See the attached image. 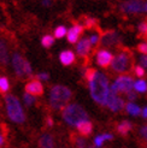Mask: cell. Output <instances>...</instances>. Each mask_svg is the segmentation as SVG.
<instances>
[{
	"label": "cell",
	"mask_w": 147,
	"mask_h": 148,
	"mask_svg": "<svg viewBox=\"0 0 147 148\" xmlns=\"http://www.w3.org/2000/svg\"><path fill=\"white\" fill-rule=\"evenodd\" d=\"M83 76L88 81L89 92L93 100L101 106H106V99L110 92L107 77L94 69L83 70Z\"/></svg>",
	"instance_id": "cell-1"
},
{
	"label": "cell",
	"mask_w": 147,
	"mask_h": 148,
	"mask_svg": "<svg viewBox=\"0 0 147 148\" xmlns=\"http://www.w3.org/2000/svg\"><path fill=\"white\" fill-rule=\"evenodd\" d=\"M72 93L68 87L58 84L53 86L49 93V105L53 110H60L67 106V103L70 101Z\"/></svg>",
	"instance_id": "cell-2"
},
{
	"label": "cell",
	"mask_w": 147,
	"mask_h": 148,
	"mask_svg": "<svg viewBox=\"0 0 147 148\" xmlns=\"http://www.w3.org/2000/svg\"><path fill=\"white\" fill-rule=\"evenodd\" d=\"M62 116H63L64 122L71 125V127H76L80 122L88 119V113L86 112L82 106L77 105V103L67 105L63 110Z\"/></svg>",
	"instance_id": "cell-3"
},
{
	"label": "cell",
	"mask_w": 147,
	"mask_h": 148,
	"mask_svg": "<svg viewBox=\"0 0 147 148\" xmlns=\"http://www.w3.org/2000/svg\"><path fill=\"white\" fill-rule=\"evenodd\" d=\"M111 68L115 72H127L134 68V54L128 48H123L122 52L117 54L111 64Z\"/></svg>",
	"instance_id": "cell-4"
},
{
	"label": "cell",
	"mask_w": 147,
	"mask_h": 148,
	"mask_svg": "<svg viewBox=\"0 0 147 148\" xmlns=\"http://www.w3.org/2000/svg\"><path fill=\"white\" fill-rule=\"evenodd\" d=\"M5 105L7 116L13 122V123H23L25 121V114L24 111L22 108V105L19 100L14 97V95H6L5 97Z\"/></svg>",
	"instance_id": "cell-5"
},
{
	"label": "cell",
	"mask_w": 147,
	"mask_h": 148,
	"mask_svg": "<svg viewBox=\"0 0 147 148\" xmlns=\"http://www.w3.org/2000/svg\"><path fill=\"white\" fill-rule=\"evenodd\" d=\"M134 79L131 76L128 75H122L120 76L115 81V83L111 86V89L113 92H116L117 94H121V93H129L133 90L134 88Z\"/></svg>",
	"instance_id": "cell-6"
},
{
	"label": "cell",
	"mask_w": 147,
	"mask_h": 148,
	"mask_svg": "<svg viewBox=\"0 0 147 148\" xmlns=\"http://www.w3.org/2000/svg\"><path fill=\"white\" fill-rule=\"evenodd\" d=\"M122 11L131 13V14H136V13H141L146 11V3L144 0H127L122 4Z\"/></svg>",
	"instance_id": "cell-7"
},
{
	"label": "cell",
	"mask_w": 147,
	"mask_h": 148,
	"mask_svg": "<svg viewBox=\"0 0 147 148\" xmlns=\"http://www.w3.org/2000/svg\"><path fill=\"white\" fill-rule=\"evenodd\" d=\"M106 106L112 111V112H118L124 107V101L122 98L118 97V94L116 92H113L111 88H110V92L106 99Z\"/></svg>",
	"instance_id": "cell-8"
},
{
	"label": "cell",
	"mask_w": 147,
	"mask_h": 148,
	"mask_svg": "<svg viewBox=\"0 0 147 148\" xmlns=\"http://www.w3.org/2000/svg\"><path fill=\"white\" fill-rule=\"evenodd\" d=\"M120 42V35L115 30H106L100 34V43L104 47H112Z\"/></svg>",
	"instance_id": "cell-9"
},
{
	"label": "cell",
	"mask_w": 147,
	"mask_h": 148,
	"mask_svg": "<svg viewBox=\"0 0 147 148\" xmlns=\"http://www.w3.org/2000/svg\"><path fill=\"white\" fill-rule=\"evenodd\" d=\"M12 66L18 77L25 76V59L19 53H14L12 56Z\"/></svg>",
	"instance_id": "cell-10"
},
{
	"label": "cell",
	"mask_w": 147,
	"mask_h": 148,
	"mask_svg": "<svg viewBox=\"0 0 147 148\" xmlns=\"http://www.w3.org/2000/svg\"><path fill=\"white\" fill-rule=\"evenodd\" d=\"M113 58L115 57L112 56L111 52H109L107 49H100L97 53V64L100 68L106 69L112 64Z\"/></svg>",
	"instance_id": "cell-11"
},
{
	"label": "cell",
	"mask_w": 147,
	"mask_h": 148,
	"mask_svg": "<svg viewBox=\"0 0 147 148\" xmlns=\"http://www.w3.org/2000/svg\"><path fill=\"white\" fill-rule=\"evenodd\" d=\"M25 90L28 92V93H30L32 95H42V93H43V86H42V83L40 82V79H33V81H30V82H28L27 84H25Z\"/></svg>",
	"instance_id": "cell-12"
},
{
	"label": "cell",
	"mask_w": 147,
	"mask_h": 148,
	"mask_svg": "<svg viewBox=\"0 0 147 148\" xmlns=\"http://www.w3.org/2000/svg\"><path fill=\"white\" fill-rule=\"evenodd\" d=\"M92 49V43L89 39H82L77 42L76 45V52L80 57H87L89 54V52Z\"/></svg>",
	"instance_id": "cell-13"
},
{
	"label": "cell",
	"mask_w": 147,
	"mask_h": 148,
	"mask_svg": "<svg viewBox=\"0 0 147 148\" xmlns=\"http://www.w3.org/2000/svg\"><path fill=\"white\" fill-rule=\"evenodd\" d=\"M83 32V27L82 25H80V24H75V25H72L69 30H68V34H67V39L70 43H75L78 38L81 36V34H82Z\"/></svg>",
	"instance_id": "cell-14"
},
{
	"label": "cell",
	"mask_w": 147,
	"mask_h": 148,
	"mask_svg": "<svg viewBox=\"0 0 147 148\" xmlns=\"http://www.w3.org/2000/svg\"><path fill=\"white\" fill-rule=\"evenodd\" d=\"M76 128H77V131H78V134L81 136H89L92 132H93V124L86 119V121H82V122H80L77 125H76Z\"/></svg>",
	"instance_id": "cell-15"
},
{
	"label": "cell",
	"mask_w": 147,
	"mask_h": 148,
	"mask_svg": "<svg viewBox=\"0 0 147 148\" xmlns=\"http://www.w3.org/2000/svg\"><path fill=\"white\" fill-rule=\"evenodd\" d=\"M59 60L63 65L65 66H69L71 65L74 62H75V53L71 51H63L60 52V54H59Z\"/></svg>",
	"instance_id": "cell-16"
},
{
	"label": "cell",
	"mask_w": 147,
	"mask_h": 148,
	"mask_svg": "<svg viewBox=\"0 0 147 148\" xmlns=\"http://www.w3.org/2000/svg\"><path fill=\"white\" fill-rule=\"evenodd\" d=\"M131 129H133V124H131L129 121H123V122L118 123L117 124V128H116L117 132L122 136H127Z\"/></svg>",
	"instance_id": "cell-17"
},
{
	"label": "cell",
	"mask_w": 147,
	"mask_h": 148,
	"mask_svg": "<svg viewBox=\"0 0 147 148\" xmlns=\"http://www.w3.org/2000/svg\"><path fill=\"white\" fill-rule=\"evenodd\" d=\"M39 147L40 148H53L54 147V141L53 137L49 134H43L39 138Z\"/></svg>",
	"instance_id": "cell-18"
},
{
	"label": "cell",
	"mask_w": 147,
	"mask_h": 148,
	"mask_svg": "<svg viewBox=\"0 0 147 148\" xmlns=\"http://www.w3.org/2000/svg\"><path fill=\"white\" fill-rule=\"evenodd\" d=\"M7 63H9V52H7V47L3 41H0V64L5 66V65H7Z\"/></svg>",
	"instance_id": "cell-19"
},
{
	"label": "cell",
	"mask_w": 147,
	"mask_h": 148,
	"mask_svg": "<svg viewBox=\"0 0 147 148\" xmlns=\"http://www.w3.org/2000/svg\"><path fill=\"white\" fill-rule=\"evenodd\" d=\"M126 111H127V113H129L130 116H139V114H141V110L140 107H139L137 105H135V103L133 102H128L127 105H126Z\"/></svg>",
	"instance_id": "cell-20"
},
{
	"label": "cell",
	"mask_w": 147,
	"mask_h": 148,
	"mask_svg": "<svg viewBox=\"0 0 147 148\" xmlns=\"http://www.w3.org/2000/svg\"><path fill=\"white\" fill-rule=\"evenodd\" d=\"M113 136L111 134H102V135H98L97 137L94 138V145L97 147H101L102 143H104L106 140H112Z\"/></svg>",
	"instance_id": "cell-21"
},
{
	"label": "cell",
	"mask_w": 147,
	"mask_h": 148,
	"mask_svg": "<svg viewBox=\"0 0 147 148\" xmlns=\"http://www.w3.org/2000/svg\"><path fill=\"white\" fill-rule=\"evenodd\" d=\"M134 89L139 93H145L147 92V83H146V81L144 79H137L136 82L134 83Z\"/></svg>",
	"instance_id": "cell-22"
},
{
	"label": "cell",
	"mask_w": 147,
	"mask_h": 148,
	"mask_svg": "<svg viewBox=\"0 0 147 148\" xmlns=\"http://www.w3.org/2000/svg\"><path fill=\"white\" fill-rule=\"evenodd\" d=\"M54 43V38L53 36H51V35H45V36H42V39H41V45L45 47V48H49L51 46H52Z\"/></svg>",
	"instance_id": "cell-23"
},
{
	"label": "cell",
	"mask_w": 147,
	"mask_h": 148,
	"mask_svg": "<svg viewBox=\"0 0 147 148\" xmlns=\"http://www.w3.org/2000/svg\"><path fill=\"white\" fill-rule=\"evenodd\" d=\"M9 89H10L9 79L4 76H0V93H6Z\"/></svg>",
	"instance_id": "cell-24"
},
{
	"label": "cell",
	"mask_w": 147,
	"mask_h": 148,
	"mask_svg": "<svg viewBox=\"0 0 147 148\" xmlns=\"http://www.w3.org/2000/svg\"><path fill=\"white\" fill-rule=\"evenodd\" d=\"M67 34H68V30L64 25H59L54 29V36L57 39H62L64 36H67Z\"/></svg>",
	"instance_id": "cell-25"
},
{
	"label": "cell",
	"mask_w": 147,
	"mask_h": 148,
	"mask_svg": "<svg viewBox=\"0 0 147 148\" xmlns=\"http://www.w3.org/2000/svg\"><path fill=\"white\" fill-rule=\"evenodd\" d=\"M34 97H35V95H32L30 93H28V92L24 93V95H23V101H24V103H25L27 106H33L34 103H35L36 99H35Z\"/></svg>",
	"instance_id": "cell-26"
},
{
	"label": "cell",
	"mask_w": 147,
	"mask_h": 148,
	"mask_svg": "<svg viewBox=\"0 0 147 148\" xmlns=\"http://www.w3.org/2000/svg\"><path fill=\"white\" fill-rule=\"evenodd\" d=\"M74 143L77 148H87V142L83 137L81 136H74Z\"/></svg>",
	"instance_id": "cell-27"
},
{
	"label": "cell",
	"mask_w": 147,
	"mask_h": 148,
	"mask_svg": "<svg viewBox=\"0 0 147 148\" xmlns=\"http://www.w3.org/2000/svg\"><path fill=\"white\" fill-rule=\"evenodd\" d=\"M139 34H140L141 38L146 39V34H147V19H145L144 22H141L139 24Z\"/></svg>",
	"instance_id": "cell-28"
},
{
	"label": "cell",
	"mask_w": 147,
	"mask_h": 148,
	"mask_svg": "<svg viewBox=\"0 0 147 148\" xmlns=\"http://www.w3.org/2000/svg\"><path fill=\"white\" fill-rule=\"evenodd\" d=\"M89 40H91L92 46L97 47V46L99 45V43H100V35H99V34H93V35H91Z\"/></svg>",
	"instance_id": "cell-29"
},
{
	"label": "cell",
	"mask_w": 147,
	"mask_h": 148,
	"mask_svg": "<svg viewBox=\"0 0 147 148\" xmlns=\"http://www.w3.org/2000/svg\"><path fill=\"white\" fill-rule=\"evenodd\" d=\"M95 24H97V21H95L94 18H84V22H83L84 28L91 29V28H92V27H94Z\"/></svg>",
	"instance_id": "cell-30"
},
{
	"label": "cell",
	"mask_w": 147,
	"mask_h": 148,
	"mask_svg": "<svg viewBox=\"0 0 147 148\" xmlns=\"http://www.w3.org/2000/svg\"><path fill=\"white\" fill-rule=\"evenodd\" d=\"M134 72H135V75L139 77V78H141V77H144L145 76V68L144 66H135L134 68Z\"/></svg>",
	"instance_id": "cell-31"
},
{
	"label": "cell",
	"mask_w": 147,
	"mask_h": 148,
	"mask_svg": "<svg viewBox=\"0 0 147 148\" xmlns=\"http://www.w3.org/2000/svg\"><path fill=\"white\" fill-rule=\"evenodd\" d=\"M136 49L142 54H147V42H141L136 46Z\"/></svg>",
	"instance_id": "cell-32"
},
{
	"label": "cell",
	"mask_w": 147,
	"mask_h": 148,
	"mask_svg": "<svg viewBox=\"0 0 147 148\" xmlns=\"http://www.w3.org/2000/svg\"><path fill=\"white\" fill-rule=\"evenodd\" d=\"M36 78L40 79V81H48L49 75H48L47 72H40V73H38V75H36Z\"/></svg>",
	"instance_id": "cell-33"
},
{
	"label": "cell",
	"mask_w": 147,
	"mask_h": 148,
	"mask_svg": "<svg viewBox=\"0 0 147 148\" xmlns=\"http://www.w3.org/2000/svg\"><path fill=\"white\" fill-rule=\"evenodd\" d=\"M140 135L145 141H147V125H144V127L140 129Z\"/></svg>",
	"instance_id": "cell-34"
},
{
	"label": "cell",
	"mask_w": 147,
	"mask_h": 148,
	"mask_svg": "<svg viewBox=\"0 0 147 148\" xmlns=\"http://www.w3.org/2000/svg\"><path fill=\"white\" fill-rule=\"evenodd\" d=\"M140 64H141V66H144V68H147V54H144V56H141L140 57Z\"/></svg>",
	"instance_id": "cell-35"
},
{
	"label": "cell",
	"mask_w": 147,
	"mask_h": 148,
	"mask_svg": "<svg viewBox=\"0 0 147 148\" xmlns=\"http://www.w3.org/2000/svg\"><path fill=\"white\" fill-rule=\"evenodd\" d=\"M127 97H128V99H129L130 101H134V100H136V97H137V95H136V93H135V92L131 90V92L127 93Z\"/></svg>",
	"instance_id": "cell-36"
},
{
	"label": "cell",
	"mask_w": 147,
	"mask_h": 148,
	"mask_svg": "<svg viewBox=\"0 0 147 148\" xmlns=\"http://www.w3.org/2000/svg\"><path fill=\"white\" fill-rule=\"evenodd\" d=\"M53 119H52V118H51V117H47L46 118V125H47V127L48 128H52L53 127Z\"/></svg>",
	"instance_id": "cell-37"
},
{
	"label": "cell",
	"mask_w": 147,
	"mask_h": 148,
	"mask_svg": "<svg viewBox=\"0 0 147 148\" xmlns=\"http://www.w3.org/2000/svg\"><path fill=\"white\" fill-rule=\"evenodd\" d=\"M51 3H52V0H42V6L48 7L51 6Z\"/></svg>",
	"instance_id": "cell-38"
},
{
	"label": "cell",
	"mask_w": 147,
	"mask_h": 148,
	"mask_svg": "<svg viewBox=\"0 0 147 148\" xmlns=\"http://www.w3.org/2000/svg\"><path fill=\"white\" fill-rule=\"evenodd\" d=\"M5 143V138H4V135L0 132V147H3Z\"/></svg>",
	"instance_id": "cell-39"
},
{
	"label": "cell",
	"mask_w": 147,
	"mask_h": 148,
	"mask_svg": "<svg viewBox=\"0 0 147 148\" xmlns=\"http://www.w3.org/2000/svg\"><path fill=\"white\" fill-rule=\"evenodd\" d=\"M141 116L144 118H147V107H144L142 111H141Z\"/></svg>",
	"instance_id": "cell-40"
},
{
	"label": "cell",
	"mask_w": 147,
	"mask_h": 148,
	"mask_svg": "<svg viewBox=\"0 0 147 148\" xmlns=\"http://www.w3.org/2000/svg\"><path fill=\"white\" fill-rule=\"evenodd\" d=\"M88 148H99V147H97V146L94 145V146H91V147H88Z\"/></svg>",
	"instance_id": "cell-41"
},
{
	"label": "cell",
	"mask_w": 147,
	"mask_h": 148,
	"mask_svg": "<svg viewBox=\"0 0 147 148\" xmlns=\"http://www.w3.org/2000/svg\"><path fill=\"white\" fill-rule=\"evenodd\" d=\"M146 11H147V3H146Z\"/></svg>",
	"instance_id": "cell-42"
},
{
	"label": "cell",
	"mask_w": 147,
	"mask_h": 148,
	"mask_svg": "<svg viewBox=\"0 0 147 148\" xmlns=\"http://www.w3.org/2000/svg\"><path fill=\"white\" fill-rule=\"evenodd\" d=\"M146 19H147V18H146ZM146 39H147V34H146Z\"/></svg>",
	"instance_id": "cell-43"
}]
</instances>
